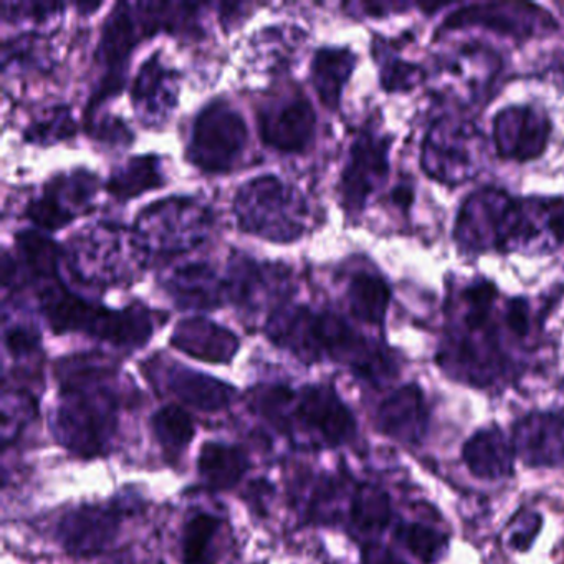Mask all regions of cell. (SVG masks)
Instances as JSON below:
<instances>
[{
  "label": "cell",
  "instance_id": "1",
  "mask_svg": "<svg viewBox=\"0 0 564 564\" xmlns=\"http://www.w3.org/2000/svg\"><path fill=\"white\" fill-rule=\"evenodd\" d=\"M494 283L477 280L464 286L448 306L451 318L437 362L442 371L462 384L491 389L520 375L511 348L528 349L518 341L505 319V303Z\"/></svg>",
  "mask_w": 564,
  "mask_h": 564
},
{
  "label": "cell",
  "instance_id": "2",
  "mask_svg": "<svg viewBox=\"0 0 564 564\" xmlns=\"http://www.w3.org/2000/svg\"><path fill=\"white\" fill-rule=\"evenodd\" d=\"M267 333L275 345L303 361L328 358L372 384H384L398 375V365L388 348L335 313L313 312L306 306L276 310L267 323Z\"/></svg>",
  "mask_w": 564,
  "mask_h": 564
},
{
  "label": "cell",
  "instance_id": "3",
  "mask_svg": "<svg viewBox=\"0 0 564 564\" xmlns=\"http://www.w3.org/2000/svg\"><path fill=\"white\" fill-rule=\"evenodd\" d=\"M58 376L62 401L54 424L58 442L80 457L107 454L118 427L117 371L94 356H80L65 361Z\"/></svg>",
  "mask_w": 564,
  "mask_h": 564
},
{
  "label": "cell",
  "instance_id": "4",
  "mask_svg": "<svg viewBox=\"0 0 564 564\" xmlns=\"http://www.w3.org/2000/svg\"><path fill=\"white\" fill-rule=\"evenodd\" d=\"M455 242L468 253L554 250L550 200H518L495 187L475 191L458 210Z\"/></svg>",
  "mask_w": 564,
  "mask_h": 564
},
{
  "label": "cell",
  "instance_id": "5",
  "mask_svg": "<svg viewBox=\"0 0 564 564\" xmlns=\"http://www.w3.org/2000/svg\"><path fill=\"white\" fill-rule=\"evenodd\" d=\"M250 408L286 437H305L312 447H339L356 437L358 424L338 392L326 384L300 391L262 386L250 394Z\"/></svg>",
  "mask_w": 564,
  "mask_h": 564
},
{
  "label": "cell",
  "instance_id": "6",
  "mask_svg": "<svg viewBox=\"0 0 564 564\" xmlns=\"http://www.w3.org/2000/svg\"><path fill=\"white\" fill-rule=\"evenodd\" d=\"M45 282L39 300L45 319L57 333H84L123 348H140L153 336L154 316L144 306L111 310L75 295L57 275Z\"/></svg>",
  "mask_w": 564,
  "mask_h": 564
},
{
  "label": "cell",
  "instance_id": "7",
  "mask_svg": "<svg viewBox=\"0 0 564 564\" xmlns=\"http://www.w3.org/2000/svg\"><path fill=\"white\" fill-rule=\"evenodd\" d=\"M240 229L275 242L305 232L306 204L295 187L275 176H260L240 187L236 197Z\"/></svg>",
  "mask_w": 564,
  "mask_h": 564
},
{
  "label": "cell",
  "instance_id": "8",
  "mask_svg": "<svg viewBox=\"0 0 564 564\" xmlns=\"http://www.w3.org/2000/svg\"><path fill=\"white\" fill-rule=\"evenodd\" d=\"M485 138L471 121L444 117L429 128L422 143L421 164L429 177L460 186L484 166Z\"/></svg>",
  "mask_w": 564,
  "mask_h": 564
},
{
  "label": "cell",
  "instance_id": "9",
  "mask_svg": "<svg viewBox=\"0 0 564 564\" xmlns=\"http://www.w3.org/2000/svg\"><path fill=\"white\" fill-rule=\"evenodd\" d=\"M247 141L242 115L226 101H210L194 121L187 160L206 173H226L239 163Z\"/></svg>",
  "mask_w": 564,
  "mask_h": 564
},
{
  "label": "cell",
  "instance_id": "10",
  "mask_svg": "<svg viewBox=\"0 0 564 564\" xmlns=\"http://www.w3.org/2000/svg\"><path fill=\"white\" fill-rule=\"evenodd\" d=\"M209 224V213L199 204L170 197L143 210L138 219L134 242L144 253L147 250L150 253L160 250L163 256L181 253V250L199 246Z\"/></svg>",
  "mask_w": 564,
  "mask_h": 564
},
{
  "label": "cell",
  "instance_id": "11",
  "mask_svg": "<svg viewBox=\"0 0 564 564\" xmlns=\"http://www.w3.org/2000/svg\"><path fill=\"white\" fill-rule=\"evenodd\" d=\"M127 511L120 503L82 505L58 521L57 540L70 556L78 560L98 556L111 546Z\"/></svg>",
  "mask_w": 564,
  "mask_h": 564
},
{
  "label": "cell",
  "instance_id": "12",
  "mask_svg": "<svg viewBox=\"0 0 564 564\" xmlns=\"http://www.w3.org/2000/svg\"><path fill=\"white\" fill-rule=\"evenodd\" d=\"M389 138L375 131H362L349 150L341 174L343 206L349 214L365 209L369 196L384 183L389 174Z\"/></svg>",
  "mask_w": 564,
  "mask_h": 564
},
{
  "label": "cell",
  "instance_id": "13",
  "mask_svg": "<svg viewBox=\"0 0 564 564\" xmlns=\"http://www.w3.org/2000/svg\"><path fill=\"white\" fill-rule=\"evenodd\" d=\"M465 28L487 29L507 37L528 39L547 34L556 29V24L547 12L541 11L536 6L497 2L467 6L448 15L444 22V29L447 31Z\"/></svg>",
  "mask_w": 564,
  "mask_h": 564
},
{
  "label": "cell",
  "instance_id": "14",
  "mask_svg": "<svg viewBox=\"0 0 564 564\" xmlns=\"http://www.w3.org/2000/svg\"><path fill=\"white\" fill-rule=\"evenodd\" d=\"M511 442L527 467H560L564 464V411L528 412L514 422Z\"/></svg>",
  "mask_w": 564,
  "mask_h": 564
},
{
  "label": "cell",
  "instance_id": "15",
  "mask_svg": "<svg viewBox=\"0 0 564 564\" xmlns=\"http://www.w3.org/2000/svg\"><path fill=\"white\" fill-rule=\"evenodd\" d=\"M550 134V120L536 108L508 107L495 117V148L503 160H536L546 150Z\"/></svg>",
  "mask_w": 564,
  "mask_h": 564
},
{
  "label": "cell",
  "instance_id": "16",
  "mask_svg": "<svg viewBox=\"0 0 564 564\" xmlns=\"http://www.w3.org/2000/svg\"><path fill=\"white\" fill-rule=\"evenodd\" d=\"M501 61L485 45H464L438 65L442 90L457 100L475 101L485 95L497 78Z\"/></svg>",
  "mask_w": 564,
  "mask_h": 564
},
{
  "label": "cell",
  "instance_id": "17",
  "mask_svg": "<svg viewBox=\"0 0 564 564\" xmlns=\"http://www.w3.org/2000/svg\"><path fill=\"white\" fill-rule=\"evenodd\" d=\"M97 193V177L88 173L57 176L28 206L29 219L45 229L57 230L70 224Z\"/></svg>",
  "mask_w": 564,
  "mask_h": 564
},
{
  "label": "cell",
  "instance_id": "18",
  "mask_svg": "<svg viewBox=\"0 0 564 564\" xmlns=\"http://www.w3.org/2000/svg\"><path fill=\"white\" fill-rule=\"evenodd\" d=\"M259 128L267 147L282 153H303L315 137V110L305 97L296 95L263 108Z\"/></svg>",
  "mask_w": 564,
  "mask_h": 564
},
{
  "label": "cell",
  "instance_id": "19",
  "mask_svg": "<svg viewBox=\"0 0 564 564\" xmlns=\"http://www.w3.org/2000/svg\"><path fill=\"white\" fill-rule=\"evenodd\" d=\"M376 425L386 437L399 444L417 445L431 425V408L417 384H405L392 391L379 404Z\"/></svg>",
  "mask_w": 564,
  "mask_h": 564
},
{
  "label": "cell",
  "instance_id": "20",
  "mask_svg": "<svg viewBox=\"0 0 564 564\" xmlns=\"http://www.w3.org/2000/svg\"><path fill=\"white\" fill-rule=\"evenodd\" d=\"M462 460L478 480L501 481L513 475V442L498 425L478 429L465 441Z\"/></svg>",
  "mask_w": 564,
  "mask_h": 564
},
{
  "label": "cell",
  "instance_id": "21",
  "mask_svg": "<svg viewBox=\"0 0 564 564\" xmlns=\"http://www.w3.org/2000/svg\"><path fill=\"white\" fill-rule=\"evenodd\" d=\"M177 100V75L153 55L141 65L133 88L131 101L138 113L150 124H160L174 110Z\"/></svg>",
  "mask_w": 564,
  "mask_h": 564
},
{
  "label": "cell",
  "instance_id": "22",
  "mask_svg": "<svg viewBox=\"0 0 564 564\" xmlns=\"http://www.w3.org/2000/svg\"><path fill=\"white\" fill-rule=\"evenodd\" d=\"M171 345L194 359L216 365L232 361L240 348L239 338L230 329L197 316L177 323Z\"/></svg>",
  "mask_w": 564,
  "mask_h": 564
},
{
  "label": "cell",
  "instance_id": "23",
  "mask_svg": "<svg viewBox=\"0 0 564 564\" xmlns=\"http://www.w3.org/2000/svg\"><path fill=\"white\" fill-rule=\"evenodd\" d=\"M166 386L184 404L204 412L227 408L236 394V389L226 382L177 365L166 369Z\"/></svg>",
  "mask_w": 564,
  "mask_h": 564
},
{
  "label": "cell",
  "instance_id": "24",
  "mask_svg": "<svg viewBox=\"0 0 564 564\" xmlns=\"http://www.w3.org/2000/svg\"><path fill=\"white\" fill-rule=\"evenodd\" d=\"M167 289L181 306L191 308H213L227 296L226 279H217L206 263L181 267L167 280Z\"/></svg>",
  "mask_w": 564,
  "mask_h": 564
},
{
  "label": "cell",
  "instance_id": "25",
  "mask_svg": "<svg viewBox=\"0 0 564 564\" xmlns=\"http://www.w3.org/2000/svg\"><path fill=\"white\" fill-rule=\"evenodd\" d=\"M249 465V458L237 445L206 442L200 448L197 471L207 490L226 491L242 480Z\"/></svg>",
  "mask_w": 564,
  "mask_h": 564
},
{
  "label": "cell",
  "instance_id": "26",
  "mask_svg": "<svg viewBox=\"0 0 564 564\" xmlns=\"http://www.w3.org/2000/svg\"><path fill=\"white\" fill-rule=\"evenodd\" d=\"M356 67V55L349 48L325 47L312 61V84L319 101L328 110H338L343 90Z\"/></svg>",
  "mask_w": 564,
  "mask_h": 564
},
{
  "label": "cell",
  "instance_id": "27",
  "mask_svg": "<svg viewBox=\"0 0 564 564\" xmlns=\"http://www.w3.org/2000/svg\"><path fill=\"white\" fill-rule=\"evenodd\" d=\"M226 521L217 514L197 511L184 524L181 538L183 564H217Z\"/></svg>",
  "mask_w": 564,
  "mask_h": 564
},
{
  "label": "cell",
  "instance_id": "28",
  "mask_svg": "<svg viewBox=\"0 0 564 564\" xmlns=\"http://www.w3.org/2000/svg\"><path fill=\"white\" fill-rule=\"evenodd\" d=\"M348 521L361 536H378L391 524V497L378 485H356L349 498Z\"/></svg>",
  "mask_w": 564,
  "mask_h": 564
},
{
  "label": "cell",
  "instance_id": "29",
  "mask_svg": "<svg viewBox=\"0 0 564 564\" xmlns=\"http://www.w3.org/2000/svg\"><path fill=\"white\" fill-rule=\"evenodd\" d=\"M346 299L349 312L356 319L368 325L381 326L391 303V289L381 276L359 272L349 280Z\"/></svg>",
  "mask_w": 564,
  "mask_h": 564
},
{
  "label": "cell",
  "instance_id": "30",
  "mask_svg": "<svg viewBox=\"0 0 564 564\" xmlns=\"http://www.w3.org/2000/svg\"><path fill=\"white\" fill-rule=\"evenodd\" d=\"M151 429L164 458L171 464H177L183 458L184 452L196 435L193 417L176 404L164 405L154 412Z\"/></svg>",
  "mask_w": 564,
  "mask_h": 564
},
{
  "label": "cell",
  "instance_id": "31",
  "mask_svg": "<svg viewBox=\"0 0 564 564\" xmlns=\"http://www.w3.org/2000/svg\"><path fill=\"white\" fill-rule=\"evenodd\" d=\"M164 176L158 156L131 158L118 167L107 183V191L118 200H130L148 191L163 187Z\"/></svg>",
  "mask_w": 564,
  "mask_h": 564
},
{
  "label": "cell",
  "instance_id": "32",
  "mask_svg": "<svg viewBox=\"0 0 564 564\" xmlns=\"http://www.w3.org/2000/svg\"><path fill=\"white\" fill-rule=\"evenodd\" d=\"M395 540L422 564H438L447 556L451 536L447 531L425 521H401L395 527Z\"/></svg>",
  "mask_w": 564,
  "mask_h": 564
},
{
  "label": "cell",
  "instance_id": "33",
  "mask_svg": "<svg viewBox=\"0 0 564 564\" xmlns=\"http://www.w3.org/2000/svg\"><path fill=\"white\" fill-rule=\"evenodd\" d=\"M18 247L32 275L44 280L57 275L62 253L47 237L34 230H24L18 234Z\"/></svg>",
  "mask_w": 564,
  "mask_h": 564
},
{
  "label": "cell",
  "instance_id": "34",
  "mask_svg": "<svg viewBox=\"0 0 564 564\" xmlns=\"http://www.w3.org/2000/svg\"><path fill=\"white\" fill-rule=\"evenodd\" d=\"M77 124L67 107H57L47 111L44 117L35 120L31 127L25 128V140L34 144L58 143L74 137Z\"/></svg>",
  "mask_w": 564,
  "mask_h": 564
},
{
  "label": "cell",
  "instance_id": "35",
  "mask_svg": "<svg viewBox=\"0 0 564 564\" xmlns=\"http://www.w3.org/2000/svg\"><path fill=\"white\" fill-rule=\"evenodd\" d=\"M424 78L419 65L409 64L398 57L386 55L381 58V85L388 91H409L417 87Z\"/></svg>",
  "mask_w": 564,
  "mask_h": 564
},
{
  "label": "cell",
  "instance_id": "36",
  "mask_svg": "<svg viewBox=\"0 0 564 564\" xmlns=\"http://www.w3.org/2000/svg\"><path fill=\"white\" fill-rule=\"evenodd\" d=\"M543 528V517L534 510H521L508 524L507 543L517 553H528Z\"/></svg>",
  "mask_w": 564,
  "mask_h": 564
},
{
  "label": "cell",
  "instance_id": "37",
  "mask_svg": "<svg viewBox=\"0 0 564 564\" xmlns=\"http://www.w3.org/2000/svg\"><path fill=\"white\" fill-rule=\"evenodd\" d=\"M41 336L25 325H15L6 329L4 343L12 356H25L39 348Z\"/></svg>",
  "mask_w": 564,
  "mask_h": 564
},
{
  "label": "cell",
  "instance_id": "38",
  "mask_svg": "<svg viewBox=\"0 0 564 564\" xmlns=\"http://www.w3.org/2000/svg\"><path fill=\"white\" fill-rule=\"evenodd\" d=\"M90 133L94 134L98 141L107 144H128L133 140L130 130H128L123 121L118 120V118L107 117L104 118V120L97 121V123L90 128Z\"/></svg>",
  "mask_w": 564,
  "mask_h": 564
},
{
  "label": "cell",
  "instance_id": "39",
  "mask_svg": "<svg viewBox=\"0 0 564 564\" xmlns=\"http://www.w3.org/2000/svg\"><path fill=\"white\" fill-rule=\"evenodd\" d=\"M6 8L14 11V18L22 15V18L35 19V21H47V19L54 18L55 14L65 8L64 4H52V2H34V4H4Z\"/></svg>",
  "mask_w": 564,
  "mask_h": 564
},
{
  "label": "cell",
  "instance_id": "40",
  "mask_svg": "<svg viewBox=\"0 0 564 564\" xmlns=\"http://www.w3.org/2000/svg\"><path fill=\"white\" fill-rule=\"evenodd\" d=\"M362 564H405L391 550L381 544L369 543L362 553Z\"/></svg>",
  "mask_w": 564,
  "mask_h": 564
},
{
  "label": "cell",
  "instance_id": "41",
  "mask_svg": "<svg viewBox=\"0 0 564 564\" xmlns=\"http://www.w3.org/2000/svg\"><path fill=\"white\" fill-rule=\"evenodd\" d=\"M392 199H394V203L401 204V206H408V204L412 200L411 187H398V189L394 191V194H392Z\"/></svg>",
  "mask_w": 564,
  "mask_h": 564
}]
</instances>
